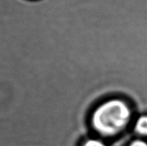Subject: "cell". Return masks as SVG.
<instances>
[{"mask_svg": "<svg viewBox=\"0 0 147 146\" xmlns=\"http://www.w3.org/2000/svg\"><path fill=\"white\" fill-rule=\"evenodd\" d=\"M129 108L124 102L112 100L99 106L94 112L92 122L97 131L113 135L126 126L130 119Z\"/></svg>", "mask_w": 147, "mask_h": 146, "instance_id": "6da1fadb", "label": "cell"}, {"mask_svg": "<svg viewBox=\"0 0 147 146\" xmlns=\"http://www.w3.org/2000/svg\"><path fill=\"white\" fill-rule=\"evenodd\" d=\"M135 131L138 134L147 135V116L139 117L135 124Z\"/></svg>", "mask_w": 147, "mask_h": 146, "instance_id": "7a4b0ae2", "label": "cell"}, {"mask_svg": "<svg viewBox=\"0 0 147 146\" xmlns=\"http://www.w3.org/2000/svg\"><path fill=\"white\" fill-rule=\"evenodd\" d=\"M84 146H105L102 141L98 140H89L84 144Z\"/></svg>", "mask_w": 147, "mask_h": 146, "instance_id": "3957f363", "label": "cell"}, {"mask_svg": "<svg viewBox=\"0 0 147 146\" xmlns=\"http://www.w3.org/2000/svg\"><path fill=\"white\" fill-rule=\"evenodd\" d=\"M130 146H147V143L143 141L137 140L135 141L134 142H132Z\"/></svg>", "mask_w": 147, "mask_h": 146, "instance_id": "277c9868", "label": "cell"}]
</instances>
